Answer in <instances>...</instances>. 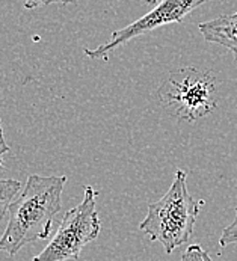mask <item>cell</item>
Wrapping results in <instances>:
<instances>
[{
  "instance_id": "8fae6325",
  "label": "cell",
  "mask_w": 237,
  "mask_h": 261,
  "mask_svg": "<svg viewBox=\"0 0 237 261\" xmlns=\"http://www.w3.org/2000/svg\"><path fill=\"white\" fill-rule=\"evenodd\" d=\"M11 148H9V145L6 144V141H5V136H3V127H2V119H0V168H2V165H3V155L6 154V152H9Z\"/></svg>"
},
{
  "instance_id": "52a82bcc",
  "label": "cell",
  "mask_w": 237,
  "mask_h": 261,
  "mask_svg": "<svg viewBox=\"0 0 237 261\" xmlns=\"http://www.w3.org/2000/svg\"><path fill=\"white\" fill-rule=\"evenodd\" d=\"M21 189H23L21 183L17 180L0 178V222L9 212L11 204L14 202L17 195L21 192Z\"/></svg>"
},
{
  "instance_id": "7c38bea8",
  "label": "cell",
  "mask_w": 237,
  "mask_h": 261,
  "mask_svg": "<svg viewBox=\"0 0 237 261\" xmlns=\"http://www.w3.org/2000/svg\"><path fill=\"white\" fill-rule=\"evenodd\" d=\"M147 2H148V3H156V5H157L159 2H162V0H147Z\"/></svg>"
},
{
  "instance_id": "7a4b0ae2",
  "label": "cell",
  "mask_w": 237,
  "mask_h": 261,
  "mask_svg": "<svg viewBox=\"0 0 237 261\" xmlns=\"http://www.w3.org/2000/svg\"><path fill=\"white\" fill-rule=\"evenodd\" d=\"M186 172L177 169L168 192L156 202L148 204L147 216L139 224L151 242H159L166 254L188 243L194 234L204 201H197L188 189Z\"/></svg>"
},
{
  "instance_id": "8992f818",
  "label": "cell",
  "mask_w": 237,
  "mask_h": 261,
  "mask_svg": "<svg viewBox=\"0 0 237 261\" xmlns=\"http://www.w3.org/2000/svg\"><path fill=\"white\" fill-rule=\"evenodd\" d=\"M198 29L205 41L228 48L237 62V12L199 23Z\"/></svg>"
},
{
  "instance_id": "6da1fadb",
  "label": "cell",
  "mask_w": 237,
  "mask_h": 261,
  "mask_svg": "<svg viewBox=\"0 0 237 261\" xmlns=\"http://www.w3.org/2000/svg\"><path fill=\"white\" fill-rule=\"evenodd\" d=\"M67 177L29 175L23 192L9 207L8 225L0 237V252L14 257L24 246L48 237L62 207Z\"/></svg>"
},
{
  "instance_id": "ba28073f",
  "label": "cell",
  "mask_w": 237,
  "mask_h": 261,
  "mask_svg": "<svg viewBox=\"0 0 237 261\" xmlns=\"http://www.w3.org/2000/svg\"><path fill=\"white\" fill-rule=\"evenodd\" d=\"M231 243H237V207L234 208V219L233 222L225 226V229L222 231L221 234V239H219V245L222 248L231 245Z\"/></svg>"
},
{
  "instance_id": "5b68a950",
  "label": "cell",
  "mask_w": 237,
  "mask_h": 261,
  "mask_svg": "<svg viewBox=\"0 0 237 261\" xmlns=\"http://www.w3.org/2000/svg\"><path fill=\"white\" fill-rule=\"evenodd\" d=\"M205 2L208 0H162L156 5L154 9L147 12L144 17L138 18L136 21L130 23L128 26L119 31H115L108 42L98 45L97 48H85L83 53L89 59L106 58L111 51H114L115 48H118L133 38L141 37L142 34L151 32L171 23H181L185 17H188Z\"/></svg>"
},
{
  "instance_id": "9c48e42d",
  "label": "cell",
  "mask_w": 237,
  "mask_h": 261,
  "mask_svg": "<svg viewBox=\"0 0 237 261\" xmlns=\"http://www.w3.org/2000/svg\"><path fill=\"white\" fill-rule=\"evenodd\" d=\"M180 261H213L212 257L199 245H191L181 255Z\"/></svg>"
},
{
  "instance_id": "30bf717a",
  "label": "cell",
  "mask_w": 237,
  "mask_h": 261,
  "mask_svg": "<svg viewBox=\"0 0 237 261\" xmlns=\"http://www.w3.org/2000/svg\"><path fill=\"white\" fill-rule=\"evenodd\" d=\"M73 2H77V0H23V5H24L26 9H35V8L53 5V3L67 5V3H73Z\"/></svg>"
},
{
  "instance_id": "3957f363",
  "label": "cell",
  "mask_w": 237,
  "mask_h": 261,
  "mask_svg": "<svg viewBox=\"0 0 237 261\" xmlns=\"http://www.w3.org/2000/svg\"><path fill=\"white\" fill-rule=\"evenodd\" d=\"M157 97L160 105L172 116L194 122L216 109V80L208 71L192 67L181 68L163 80Z\"/></svg>"
},
{
  "instance_id": "277c9868",
  "label": "cell",
  "mask_w": 237,
  "mask_h": 261,
  "mask_svg": "<svg viewBox=\"0 0 237 261\" xmlns=\"http://www.w3.org/2000/svg\"><path fill=\"white\" fill-rule=\"evenodd\" d=\"M97 195L94 187L85 186L82 202L64 215L55 237L32 261L79 260L85 246L94 242L101 231Z\"/></svg>"
}]
</instances>
